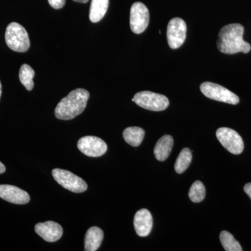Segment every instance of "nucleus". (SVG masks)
<instances>
[{"instance_id":"nucleus-6","label":"nucleus","mask_w":251,"mask_h":251,"mask_svg":"<svg viewBox=\"0 0 251 251\" xmlns=\"http://www.w3.org/2000/svg\"><path fill=\"white\" fill-rule=\"evenodd\" d=\"M52 175L59 185L73 193H80L87 191V183L71 172L56 168L52 171Z\"/></svg>"},{"instance_id":"nucleus-16","label":"nucleus","mask_w":251,"mask_h":251,"mask_svg":"<svg viewBox=\"0 0 251 251\" xmlns=\"http://www.w3.org/2000/svg\"><path fill=\"white\" fill-rule=\"evenodd\" d=\"M109 0H92L90 10V19L92 23H98L106 14Z\"/></svg>"},{"instance_id":"nucleus-15","label":"nucleus","mask_w":251,"mask_h":251,"mask_svg":"<svg viewBox=\"0 0 251 251\" xmlns=\"http://www.w3.org/2000/svg\"><path fill=\"white\" fill-rule=\"evenodd\" d=\"M103 239V232L100 227H90L87 230L85 238V251H96L101 245Z\"/></svg>"},{"instance_id":"nucleus-12","label":"nucleus","mask_w":251,"mask_h":251,"mask_svg":"<svg viewBox=\"0 0 251 251\" xmlns=\"http://www.w3.org/2000/svg\"><path fill=\"white\" fill-rule=\"evenodd\" d=\"M35 232L48 242H55L62 237L63 228L54 221L39 223L35 226Z\"/></svg>"},{"instance_id":"nucleus-24","label":"nucleus","mask_w":251,"mask_h":251,"mask_svg":"<svg viewBox=\"0 0 251 251\" xmlns=\"http://www.w3.org/2000/svg\"><path fill=\"white\" fill-rule=\"evenodd\" d=\"M5 171H6V168H5L4 165L0 162V174L5 173Z\"/></svg>"},{"instance_id":"nucleus-4","label":"nucleus","mask_w":251,"mask_h":251,"mask_svg":"<svg viewBox=\"0 0 251 251\" xmlns=\"http://www.w3.org/2000/svg\"><path fill=\"white\" fill-rule=\"evenodd\" d=\"M132 101L146 110L163 111L169 106V100L166 96L150 91L138 92L132 99Z\"/></svg>"},{"instance_id":"nucleus-2","label":"nucleus","mask_w":251,"mask_h":251,"mask_svg":"<svg viewBox=\"0 0 251 251\" xmlns=\"http://www.w3.org/2000/svg\"><path fill=\"white\" fill-rule=\"evenodd\" d=\"M90 98L88 91L76 89L70 92L57 104L54 115L61 120H70L80 115L85 110Z\"/></svg>"},{"instance_id":"nucleus-17","label":"nucleus","mask_w":251,"mask_h":251,"mask_svg":"<svg viewBox=\"0 0 251 251\" xmlns=\"http://www.w3.org/2000/svg\"><path fill=\"white\" fill-rule=\"evenodd\" d=\"M145 132L140 127L132 126L126 128L123 132L124 139L131 146H139L145 137Z\"/></svg>"},{"instance_id":"nucleus-20","label":"nucleus","mask_w":251,"mask_h":251,"mask_svg":"<svg viewBox=\"0 0 251 251\" xmlns=\"http://www.w3.org/2000/svg\"><path fill=\"white\" fill-rule=\"evenodd\" d=\"M220 240L226 251H242L240 244L234 239L233 235L227 231H222L220 234Z\"/></svg>"},{"instance_id":"nucleus-25","label":"nucleus","mask_w":251,"mask_h":251,"mask_svg":"<svg viewBox=\"0 0 251 251\" xmlns=\"http://www.w3.org/2000/svg\"><path fill=\"white\" fill-rule=\"evenodd\" d=\"M74 1H76L79 3H87L89 0H74Z\"/></svg>"},{"instance_id":"nucleus-13","label":"nucleus","mask_w":251,"mask_h":251,"mask_svg":"<svg viewBox=\"0 0 251 251\" xmlns=\"http://www.w3.org/2000/svg\"><path fill=\"white\" fill-rule=\"evenodd\" d=\"M135 232L139 237H145L151 232L153 226V218L150 211L142 209L137 211L133 221Z\"/></svg>"},{"instance_id":"nucleus-19","label":"nucleus","mask_w":251,"mask_h":251,"mask_svg":"<svg viewBox=\"0 0 251 251\" xmlns=\"http://www.w3.org/2000/svg\"><path fill=\"white\" fill-rule=\"evenodd\" d=\"M34 75H35V72L34 69L28 64H23L20 69V80L28 91L32 90L34 88V83L33 78Z\"/></svg>"},{"instance_id":"nucleus-1","label":"nucleus","mask_w":251,"mask_h":251,"mask_svg":"<svg viewBox=\"0 0 251 251\" xmlns=\"http://www.w3.org/2000/svg\"><path fill=\"white\" fill-rule=\"evenodd\" d=\"M244 32V27L239 23L225 26L219 32L218 49L225 54H233L240 52L249 53L251 46L243 39Z\"/></svg>"},{"instance_id":"nucleus-10","label":"nucleus","mask_w":251,"mask_h":251,"mask_svg":"<svg viewBox=\"0 0 251 251\" xmlns=\"http://www.w3.org/2000/svg\"><path fill=\"white\" fill-rule=\"evenodd\" d=\"M77 146L81 152L90 157L103 156L108 150L106 143L95 136L82 137L77 142Z\"/></svg>"},{"instance_id":"nucleus-26","label":"nucleus","mask_w":251,"mask_h":251,"mask_svg":"<svg viewBox=\"0 0 251 251\" xmlns=\"http://www.w3.org/2000/svg\"><path fill=\"white\" fill-rule=\"evenodd\" d=\"M1 82H0V98H1Z\"/></svg>"},{"instance_id":"nucleus-9","label":"nucleus","mask_w":251,"mask_h":251,"mask_svg":"<svg viewBox=\"0 0 251 251\" xmlns=\"http://www.w3.org/2000/svg\"><path fill=\"white\" fill-rule=\"evenodd\" d=\"M186 24L181 18L171 20L167 27V39L170 47L179 49L184 44L186 36Z\"/></svg>"},{"instance_id":"nucleus-14","label":"nucleus","mask_w":251,"mask_h":251,"mask_svg":"<svg viewBox=\"0 0 251 251\" xmlns=\"http://www.w3.org/2000/svg\"><path fill=\"white\" fill-rule=\"evenodd\" d=\"M174 145V140L170 135H163L155 145L153 153L158 161H164L169 157Z\"/></svg>"},{"instance_id":"nucleus-11","label":"nucleus","mask_w":251,"mask_h":251,"mask_svg":"<svg viewBox=\"0 0 251 251\" xmlns=\"http://www.w3.org/2000/svg\"><path fill=\"white\" fill-rule=\"evenodd\" d=\"M0 198L7 202L16 204H25L30 201L26 191L11 185H0Z\"/></svg>"},{"instance_id":"nucleus-7","label":"nucleus","mask_w":251,"mask_h":251,"mask_svg":"<svg viewBox=\"0 0 251 251\" xmlns=\"http://www.w3.org/2000/svg\"><path fill=\"white\" fill-rule=\"evenodd\" d=\"M216 137L229 152L240 154L244 151V145L242 137L235 130L223 127L216 131Z\"/></svg>"},{"instance_id":"nucleus-22","label":"nucleus","mask_w":251,"mask_h":251,"mask_svg":"<svg viewBox=\"0 0 251 251\" xmlns=\"http://www.w3.org/2000/svg\"><path fill=\"white\" fill-rule=\"evenodd\" d=\"M50 5L55 9H62L65 5L66 0H49Z\"/></svg>"},{"instance_id":"nucleus-5","label":"nucleus","mask_w":251,"mask_h":251,"mask_svg":"<svg viewBox=\"0 0 251 251\" xmlns=\"http://www.w3.org/2000/svg\"><path fill=\"white\" fill-rule=\"evenodd\" d=\"M201 90L205 97L213 100L232 105H237L239 103V98L237 95L226 87L214 82H203L201 85Z\"/></svg>"},{"instance_id":"nucleus-18","label":"nucleus","mask_w":251,"mask_h":251,"mask_svg":"<svg viewBox=\"0 0 251 251\" xmlns=\"http://www.w3.org/2000/svg\"><path fill=\"white\" fill-rule=\"evenodd\" d=\"M192 161V152L188 148H184L175 162V170L178 174L186 171Z\"/></svg>"},{"instance_id":"nucleus-23","label":"nucleus","mask_w":251,"mask_h":251,"mask_svg":"<svg viewBox=\"0 0 251 251\" xmlns=\"http://www.w3.org/2000/svg\"><path fill=\"white\" fill-rule=\"evenodd\" d=\"M244 191L251 199V183L246 184L244 188Z\"/></svg>"},{"instance_id":"nucleus-8","label":"nucleus","mask_w":251,"mask_h":251,"mask_svg":"<svg viewBox=\"0 0 251 251\" xmlns=\"http://www.w3.org/2000/svg\"><path fill=\"white\" fill-rule=\"evenodd\" d=\"M150 23V12L142 2H135L130 8V26L132 31L139 34L145 31Z\"/></svg>"},{"instance_id":"nucleus-21","label":"nucleus","mask_w":251,"mask_h":251,"mask_svg":"<svg viewBox=\"0 0 251 251\" xmlns=\"http://www.w3.org/2000/svg\"><path fill=\"white\" fill-rule=\"evenodd\" d=\"M205 187L201 181H195L190 188L189 193H188L190 199L195 203L202 202L205 198Z\"/></svg>"},{"instance_id":"nucleus-3","label":"nucleus","mask_w":251,"mask_h":251,"mask_svg":"<svg viewBox=\"0 0 251 251\" xmlns=\"http://www.w3.org/2000/svg\"><path fill=\"white\" fill-rule=\"evenodd\" d=\"M5 41L9 49L18 52H27L30 46L26 29L17 23H10L6 27Z\"/></svg>"}]
</instances>
